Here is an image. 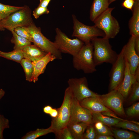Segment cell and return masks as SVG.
Wrapping results in <instances>:
<instances>
[{
    "label": "cell",
    "mask_w": 139,
    "mask_h": 139,
    "mask_svg": "<svg viewBox=\"0 0 139 139\" xmlns=\"http://www.w3.org/2000/svg\"><path fill=\"white\" fill-rule=\"evenodd\" d=\"M91 43L93 47V57L96 66L106 63L112 64L118 54L112 48L109 39L96 37L92 39Z\"/></svg>",
    "instance_id": "6da1fadb"
},
{
    "label": "cell",
    "mask_w": 139,
    "mask_h": 139,
    "mask_svg": "<svg viewBox=\"0 0 139 139\" xmlns=\"http://www.w3.org/2000/svg\"><path fill=\"white\" fill-rule=\"evenodd\" d=\"M73 98L70 90L68 87L65 90L62 104L60 107L58 108V116L56 118H52L50 127L55 136L62 129L67 127L70 121L71 106Z\"/></svg>",
    "instance_id": "7a4b0ae2"
},
{
    "label": "cell",
    "mask_w": 139,
    "mask_h": 139,
    "mask_svg": "<svg viewBox=\"0 0 139 139\" xmlns=\"http://www.w3.org/2000/svg\"><path fill=\"white\" fill-rule=\"evenodd\" d=\"M93 47L91 42L85 44L75 55L73 56V64L78 70L85 74L92 73L97 71L93 57Z\"/></svg>",
    "instance_id": "3957f363"
},
{
    "label": "cell",
    "mask_w": 139,
    "mask_h": 139,
    "mask_svg": "<svg viewBox=\"0 0 139 139\" xmlns=\"http://www.w3.org/2000/svg\"><path fill=\"white\" fill-rule=\"evenodd\" d=\"M114 8L115 7H109L93 22L94 25L104 33V37L109 39L114 38L120 30L118 22L112 15V11Z\"/></svg>",
    "instance_id": "277c9868"
},
{
    "label": "cell",
    "mask_w": 139,
    "mask_h": 139,
    "mask_svg": "<svg viewBox=\"0 0 139 139\" xmlns=\"http://www.w3.org/2000/svg\"><path fill=\"white\" fill-rule=\"evenodd\" d=\"M22 27L30 34L34 45L47 53H50L56 59H62V53L59 50L54 42L45 37L42 33L40 29L37 27L34 22L28 26Z\"/></svg>",
    "instance_id": "5b68a950"
},
{
    "label": "cell",
    "mask_w": 139,
    "mask_h": 139,
    "mask_svg": "<svg viewBox=\"0 0 139 139\" xmlns=\"http://www.w3.org/2000/svg\"><path fill=\"white\" fill-rule=\"evenodd\" d=\"M24 6L23 8L1 21V24L4 28L11 31L18 27L28 26L33 22L31 9L27 5Z\"/></svg>",
    "instance_id": "8992f818"
},
{
    "label": "cell",
    "mask_w": 139,
    "mask_h": 139,
    "mask_svg": "<svg viewBox=\"0 0 139 139\" xmlns=\"http://www.w3.org/2000/svg\"><path fill=\"white\" fill-rule=\"evenodd\" d=\"M72 17L73 24L72 37H76L86 44L91 43L94 38L105 37L103 32L94 25L89 26L84 24L79 21L74 14L72 15Z\"/></svg>",
    "instance_id": "52a82bcc"
},
{
    "label": "cell",
    "mask_w": 139,
    "mask_h": 139,
    "mask_svg": "<svg viewBox=\"0 0 139 139\" xmlns=\"http://www.w3.org/2000/svg\"><path fill=\"white\" fill-rule=\"evenodd\" d=\"M56 35L54 42L60 52L70 54L73 56L76 55L84 44L76 38L71 39L58 28L55 29Z\"/></svg>",
    "instance_id": "ba28073f"
},
{
    "label": "cell",
    "mask_w": 139,
    "mask_h": 139,
    "mask_svg": "<svg viewBox=\"0 0 139 139\" xmlns=\"http://www.w3.org/2000/svg\"><path fill=\"white\" fill-rule=\"evenodd\" d=\"M67 83L73 97L79 102L86 98L97 97L99 95L89 89L85 77L69 79Z\"/></svg>",
    "instance_id": "9c48e42d"
},
{
    "label": "cell",
    "mask_w": 139,
    "mask_h": 139,
    "mask_svg": "<svg viewBox=\"0 0 139 139\" xmlns=\"http://www.w3.org/2000/svg\"><path fill=\"white\" fill-rule=\"evenodd\" d=\"M98 98L106 107L121 116H126L123 107L124 97L116 89L108 93L99 95Z\"/></svg>",
    "instance_id": "30bf717a"
},
{
    "label": "cell",
    "mask_w": 139,
    "mask_h": 139,
    "mask_svg": "<svg viewBox=\"0 0 139 139\" xmlns=\"http://www.w3.org/2000/svg\"><path fill=\"white\" fill-rule=\"evenodd\" d=\"M125 60L124 54V49L122 48L109 73V89L110 91L116 89L122 82L124 77L125 69Z\"/></svg>",
    "instance_id": "8fae6325"
},
{
    "label": "cell",
    "mask_w": 139,
    "mask_h": 139,
    "mask_svg": "<svg viewBox=\"0 0 139 139\" xmlns=\"http://www.w3.org/2000/svg\"><path fill=\"white\" fill-rule=\"evenodd\" d=\"M83 122L89 124L93 123L91 113L82 107L79 102L73 98L71 109V116L69 122Z\"/></svg>",
    "instance_id": "7c38bea8"
},
{
    "label": "cell",
    "mask_w": 139,
    "mask_h": 139,
    "mask_svg": "<svg viewBox=\"0 0 139 139\" xmlns=\"http://www.w3.org/2000/svg\"><path fill=\"white\" fill-rule=\"evenodd\" d=\"M135 38V36L132 35L127 43L123 47L125 59L129 64L131 73L134 75L139 66V55L134 47Z\"/></svg>",
    "instance_id": "4fadbf2b"
},
{
    "label": "cell",
    "mask_w": 139,
    "mask_h": 139,
    "mask_svg": "<svg viewBox=\"0 0 139 139\" xmlns=\"http://www.w3.org/2000/svg\"><path fill=\"white\" fill-rule=\"evenodd\" d=\"M125 60L126 66L124 77L116 89L124 98H126L129 95L133 84L137 81H139V66L137 68L135 74H132L129 64Z\"/></svg>",
    "instance_id": "5bb4252c"
},
{
    "label": "cell",
    "mask_w": 139,
    "mask_h": 139,
    "mask_svg": "<svg viewBox=\"0 0 139 139\" xmlns=\"http://www.w3.org/2000/svg\"><path fill=\"white\" fill-rule=\"evenodd\" d=\"M83 107L88 110L91 113L111 112V110L105 106L99 100L98 97H90L79 102Z\"/></svg>",
    "instance_id": "9a60e30c"
},
{
    "label": "cell",
    "mask_w": 139,
    "mask_h": 139,
    "mask_svg": "<svg viewBox=\"0 0 139 139\" xmlns=\"http://www.w3.org/2000/svg\"><path fill=\"white\" fill-rule=\"evenodd\" d=\"M56 59L55 56L50 53H48L41 59L32 62L33 68L32 81L34 83L37 81L39 76L44 73L47 64Z\"/></svg>",
    "instance_id": "2e32d148"
},
{
    "label": "cell",
    "mask_w": 139,
    "mask_h": 139,
    "mask_svg": "<svg viewBox=\"0 0 139 139\" xmlns=\"http://www.w3.org/2000/svg\"><path fill=\"white\" fill-rule=\"evenodd\" d=\"M132 10V15L128 23L129 34L135 37L139 36V0H134Z\"/></svg>",
    "instance_id": "e0dca14e"
},
{
    "label": "cell",
    "mask_w": 139,
    "mask_h": 139,
    "mask_svg": "<svg viewBox=\"0 0 139 139\" xmlns=\"http://www.w3.org/2000/svg\"><path fill=\"white\" fill-rule=\"evenodd\" d=\"M22 50L24 58L28 59L32 62L41 59L47 53L34 44L25 46Z\"/></svg>",
    "instance_id": "ac0fdd59"
},
{
    "label": "cell",
    "mask_w": 139,
    "mask_h": 139,
    "mask_svg": "<svg viewBox=\"0 0 139 139\" xmlns=\"http://www.w3.org/2000/svg\"><path fill=\"white\" fill-rule=\"evenodd\" d=\"M108 0H94L90 11V18L92 22L108 8Z\"/></svg>",
    "instance_id": "d6986e66"
},
{
    "label": "cell",
    "mask_w": 139,
    "mask_h": 139,
    "mask_svg": "<svg viewBox=\"0 0 139 139\" xmlns=\"http://www.w3.org/2000/svg\"><path fill=\"white\" fill-rule=\"evenodd\" d=\"M89 125L83 122H69L67 127L74 139H83V134Z\"/></svg>",
    "instance_id": "ffe728a7"
},
{
    "label": "cell",
    "mask_w": 139,
    "mask_h": 139,
    "mask_svg": "<svg viewBox=\"0 0 139 139\" xmlns=\"http://www.w3.org/2000/svg\"><path fill=\"white\" fill-rule=\"evenodd\" d=\"M13 37L11 42L14 44V50H22L24 47L31 44V42L27 39L18 35L14 30L10 31Z\"/></svg>",
    "instance_id": "44dd1931"
},
{
    "label": "cell",
    "mask_w": 139,
    "mask_h": 139,
    "mask_svg": "<svg viewBox=\"0 0 139 139\" xmlns=\"http://www.w3.org/2000/svg\"><path fill=\"white\" fill-rule=\"evenodd\" d=\"M91 113L93 122L95 120L99 121L108 126H115L121 121L115 118L104 115L101 112Z\"/></svg>",
    "instance_id": "7402d4cb"
},
{
    "label": "cell",
    "mask_w": 139,
    "mask_h": 139,
    "mask_svg": "<svg viewBox=\"0 0 139 139\" xmlns=\"http://www.w3.org/2000/svg\"><path fill=\"white\" fill-rule=\"evenodd\" d=\"M114 136L117 139H138L139 136L135 133L121 129H111Z\"/></svg>",
    "instance_id": "603a6c76"
},
{
    "label": "cell",
    "mask_w": 139,
    "mask_h": 139,
    "mask_svg": "<svg viewBox=\"0 0 139 139\" xmlns=\"http://www.w3.org/2000/svg\"><path fill=\"white\" fill-rule=\"evenodd\" d=\"M24 7L12 6L0 3V20L5 19L13 13L23 8Z\"/></svg>",
    "instance_id": "cb8c5ba5"
},
{
    "label": "cell",
    "mask_w": 139,
    "mask_h": 139,
    "mask_svg": "<svg viewBox=\"0 0 139 139\" xmlns=\"http://www.w3.org/2000/svg\"><path fill=\"white\" fill-rule=\"evenodd\" d=\"M25 74L26 80L29 82L32 81L33 68L32 62L26 58H23L20 62Z\"/></svg>",
    "instance_id": "d4e9b609"
},
{
    "label": "cell",
    "mask_w": 139,
    "mask_h": 139,
    "mask_svg": "<svg viewBox=\"0 0 139 139\" xmlns=\"http://www.w3.org/2000/svg\"><path fill=\"white\" fill-rule=\"evenodd\" d=\"M0 56L7 59L20 63L23 58V55L22 50H14L8 52H1Z\"/></svg>",
    "instance_id": "484cf974"
},
{
    "label": "cell",
    "mask_w": 139,
    "mask_h": 139,
    "mask_svg": "<svg viewBox=\"0 0 139 139\" xmlns=\"http://www.w3.org/2000/svg\"><path fill=\"white\" fill-rule=\"evenodd\" d=\"M51 133H53V131L50 127L46 129L38 128L35 130L27 133L21 139H35Z\"/></svg>",
    "instance_id": "4316f807"
},
{
    "label": "cell",
    "mask_w": 139,
    "mask_h": 139,
    "mask_svg": "<svg viewBox=\"0 0 139 139\" xmlns=\"http://www.w3.org/2000/svg\"><path fill=\"white\" fill-rule=\"evenodd\" d=\"M92 124L97 135L114 136L111 129L101 122L97 120L94 121Z\"/></svg>",
    "instance_id": "83f0119b"
},
{
    "label": "cell",
    "mask_w": 139,
    "mask_h": 139,
    "mask_svg": "<svg viewBox=\"0 0 139 139\" xmlns=\"http://www.w3.org/2000/svg\"><path fill=\"white\" fill-rule=\"evenodd\" d=\"M115 126L117 127L128 129L139 133V125L129 121H121Z\"/></svg>",
    "instance_id": "f1b7e54d"
},
{
    "label": "cell",
    "mask_w": 139,
    "mask_h": 139,
    "mask_svg": "<svg viewBox=\"0 0 139 139\" xmlns=\"http://www.w3.org/2000/svg\"><path fill=\"white\" fill-rule=\"evenodd\" d=\"M130 94L129 100L132 103L139 100V81H137L133 84Z\"/></svg>",
    "instance_id": "f546056e"
},
{
    "label": "cell",
    "mask_w": 139,
    "mask_h": 139,
    "mask_svg": "<svg viewBox=\"0 0 139 139\" xmlns=\"http://www.w3.org/2000/svg\"><path fill=\"white\" fill-rule=\"evenodd\" d=\"M97 135L93 124H89L83 134V139H95Z\"/></svg>",
    "instance_id": "4dcf8cb0"
},
{
    "label": "cell",
    "mask_w": 139,
    "mask_h": 139,
    "mask_svg": "<svg viewBox=\"0 0 139 139\" xmlns=\"http://www.w3.org/2000/svg\"><path fill=\"white\" fill-rule=\"evenodd\" d=\"M126 113L129 117H134L138 116L139 114V102H136L127 108Z\"/></svg>",
    "instance_id": "1f68e13d"
},
{
    "label": "cell",
    "mask_w": 139,
    "mask_h": 139,
    "mask_svg": "<svg viewBox=\"0 0 139 139\" xmlns=\"http://www.w3.org/2000/svg\"><path fill=\"white\" fill-rule=\"evenodd\" d=\"M14 32L18 35L24 38L31 42H32V38L30 34L24 28L18 27L14 30Z\"/></svg>",
    "instance_id": "d6a6232c"
},
{
    "label": "cell",
    "mask_w": 139,
    "mask_h": 139,
    "mask_svg": "<svg viewBox=\"0 0 139 139\" xmlns=\"http://www.w3.org/2000/svg\"><path fill=\"white\" fill-rule=\"evenodd\" d=\"M9 127L8 120L4 116L0 114V139H3V132L4 129Z\"/></svg>",
    "instance_id": "836d02e7"
},
{
    "label": "cell",
    "mask_w": 139,
    "mask_h": 139,
    "mask_svg": "<svg viewBox=\"0 0 139 139\" xmlns=\"http://www.w3.org/2000/svg\"><path fill=\"white\" fill-rule=\"evenodd\" d=\"M56 136L59 139H74L67 127L60 130Z\"/></svg>",
    "instance_id": "e575fe53"
},
{
    "label": "cell",
    "mask_w": 139,
    "mask_h": 139,
    "mask_svg": "<svg viewBox=\"0 0 139 139\" xmlns=\"http://www.w3.org/2000/svg\"><path fill=\"white\" fill-rule=\"evenodd\" d=\"M49 13V11L47 7L38 6L33 11L32 15L35 19H37L42 15L48 14Z\"/></svg>",
    "instance_id": "d590c367"
},
{
    "label": "cell",
    "mask_w": 139,
    "mask_h": 139,
    "mask_svg": "<svg viewBox=\"0 0 139 139\" xmlns=\"http://www.w3.org/2000/svg\"><path fill=\"white\" fill-rule=\"evenodd\" d=\"M101 113L102 114L104 115L109 116L111 117H112L113 118L119 120L120 121H129L136 124L138 125H139V123L138 122L134 121L129 120L120 118L116 115L114 112L107 111L102 112Z\"/></svg>",
    "instance_id": "8d00e7d4"
},
{
    "label": "cell",
    "mask_w": 139,
    "mask_h": 139,
    "mask_svg": "<svg viewBox=\"0 0 139 139\" xmlns=\"http://www.w3.org/2000/svg\"><path fill=\"white\" fill-rule=\"evenodd\" d=\"M134 3V0H125L122 3L121 5L123 7L132 11Z\"/></svg>",
    "instance_id": "74e56055"
},
{
    "label": "cell",
    "mask_w": 139,
    "mask_h": 139,
    "mask_svg": "<svg viewBox=\"0 0 139 139\" xmlns=\"http://www.w3.org/2000/svg\"><path fill=\"white\" fill-rule=\"evenodd\" d=\"M134 47L137 53L139 55V36L135 37Z\"/></svg>",
    "instance_id": "f35d334b"
},
{
    "label": "cell",
    "mask_w": 139,
    "mask_h": 139,
    "mask_svg": "<svg viewBox=\"0 0 139 139\" xmlns=\"http://www.w3.org/2000/svg\"><path fill=\"white\" fill-rule=\"evenodd\" d=\"M112 136L106 135H97L95 139H114Z\"/></svg>",
    "instance_id": "ab89813d"
},
{
    "label": "cell",
    "mask_w": 139,
    "mask_h": 139,
    "mask_svg": "<svg viewBox=\"0 0 139 139\" xmlns=\"http://www.w3.org/2000/svg\"><path fill=\"white\" fill-rule=\"evenodd\" d=\"M51 0H40L39 6L44 7H47L49 3Z\"/></svg>",
    "instance_id": "60d3db41"
},
{
    "label": "cell",
    "mask_w": 139,
    "mask_h": 139,
    "mask_svg": "<svg viewBox=\"0 0 139 139\" xmlns=\"http://www.w3.org/2000/svg\"><path fill=\"white\" fill-rule=\"evenodd\" d=\"M58 108H53L50 112L49 114L52 118L56 117L58 114Z\"/></svg>",
    "instance_id": "b9f144b4"
},
{
    "label": "cell",
    "mask_w": 139,
    "mask_h": 139,
    "mask_svg": "<svg viewBox=\"0 0 139 139\" xmlns=\"http://www.w3.org/2000/svg\"><path fill=\"white\" fill-rule=\"evenodd\" d=\"M53 108L51 106L47 105L45 106L44 108L43 111L45 113L47 114H49Z\"/></svg>",
    "instance_id": "7bdbcfd3"
},
{
    "label": "cell",
    "mask_w": 139,
    "mask_h": 139,
    "mask_svg": "<svg viewBox=\"0 0 139 139\" xmlns=\"http://www.w3.org/2000/svg\"><path fill=\"white\" fill-rule=\"evenodd\" d=\"M5 91L2 89H0V100L3 97L5 94Z\"/></svg>",
    "instance_id": "ee69618b"
},
{
    "label": "cell",
    "mask_w": 139,
    "mask_h": 139,
    "mask_svg": "<svg viewBox=\"0 0 139 139\" xmlns=\"http://www.w3.org/2000/svg\"><path fill=\"white\" fill-rule=\"evenodd\" d=\"M1 21L0 20V31H4L5 30V29L2 26L1 23Z\"/></svg>",
    "instance_id": "f6af8a7d"
},
{
    "label": "cell",
    "mask_w": 139,
    "mask_h": 139,
    "mask_svg": "<svg viewBox=\"0 0 139 139\" xmlns=\"http://www.w3.org/2000/svg\"><path fill=\"white\" fill-rule=\"evenodd\" d=\"M116 0H108L109 3V4H110L112 2Z\"/></svg>",
    "instance_id": "bcb514c9"
},
{
    "label": "cell",
    "mask_w": 139,
    "mask_h": 139,
    "mask_svg": "<svg viewBox=\"0 0 139 139\" xmlns=\"http://www.w3.org/2000/svg\"><path fill=\"white\" fill-rule=\"evenodd\" d=\"M1 51L0 50V53H1Z\"/></svg>",
    "instance_id": "7dc6e473"
}]
</instances>
